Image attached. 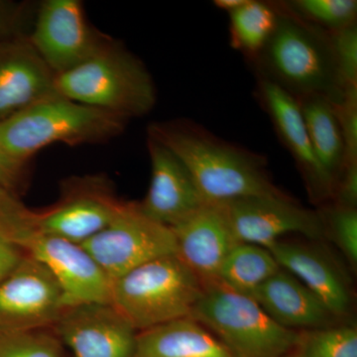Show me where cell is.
Instances as JSON below:
<instances>
[{
    "label": "cell",
    "instance_id": "cell-1",
    "mask_svg": "<svg viewBox=\"0 0 357 357\" xmlns=\"http://www.w3.org/2000/svg\"><path fill=\"white\" fill-rule=\"evenodd\" d=\"M147 133L184 164L206 204L282 192L258 155L218 139L196 124L155 122Z\"/></svg>",
    "mask_w": 357,
    "mask_h": 357
},
{
    "label": "cell",
    "instance_id": "cell-2",
    "mask_svg": "<svg viewBox=\"0 0 357 357\" xmlns=\"http://www.w3.org/2000/svg\"><path fill=\"white\" fill-rule=\"evenodd\" d=\"M286 7L277 9V24L257 57L266 76L296 98L321 96L337 105L344 91L338 81L328 33Z\"/></svg>",
    "mask_w": 357,
    "mask_h": 357
},
{
    "label": "cell",
    "instance_id": "cell-3",
    "mask_svg": "<svg viewBox=\"0 0 357 357\" xmlns=\"http://www.w3.org/2000/svg\"><path fill=\"white\" fill-rule=\"evenodd\" d=\"M59 95L128 121L153 109L156 89L145 66L110 41L74 69L56 75Z\"/></svg>",
    "mask_w": 357,
    "mask_h": 357
},
{
    "label": "cell",
    "instance_id": "cell-4",
    "mask_svg": "<svg viewBox=\"0 0 357 357\" xmlns=\"http://www.w3.org/2000/svg\"><path fill=\"white\" fill-rule=\"evenodd\" d=\"M126 119L56 96L0 121V147L27 161L55 144H88L112 139L123 131Z\"/></svg>",
    "mask_w": 357,
    "mask_h": 357
},
{
    "label": "cell",
    "instance_id": "cell-5",
    "mask_svg": "<svg viewBox=\"0 0 357 357\" xmlns=\"http://www.w3.org/2000/svg\"><path fill=\"white\" fill-rule=\"evenodd\" d=\"M204 283L177 255L163 256L112 282V304L137 333L191 318Z\"/></svg>",
    "mask_w": 357,
    "mask_h": 357
},
{
    "label": "cell",
    "instance_id": "cell-6",
    "mask_svg": "<svg viewBox=\"0 0 357 357\" xmlns=\"http://www.w3.org/2000/svg\"><path fill=\"white\" fill-rule=\"evenodd\" d=\"M191 318L234 357H287L299 333L277 324L252 298L218 283L204 286Z\"/></svg>",
    "mask_w": 357,
    "mask_h": 357
},
{
    "label": "cell",
    "instance_id": "cell-7",
    "mask_svg": "<svg viewBox=\"0 0 357 357\" xmlns=\"http://www.w3.org/2000/svg\"><path fill=\"white\" fill-rule=\"evenodd\" d=\"M82 245L112 282L145 263L177 253L173 230L147 217L133 202H123L112 222Z\"/></svg>",
    "mask_w": 357,
    "mask_h": 357
},
{
    "label": "cell",
    "instance_id": "cell-8",
    "mask_svg": "<svg viewBox=\"0 0 357 357\" xmlns=\"http://www.w3.org/2000/svg\"><path fill=\"white\" fill-rule=\"evenodd\" d=\"M68 307L57 279L31 256L0 281V333L52 330Z\"/></svg>",
    "mask_w": 357,
    "mask_h": 357
},
{
    "label": "cell",
    "instance_id": "cell-9",
    "mask_svg": "<svg viewBox=\"0 0 357 357\" xmlns=\"http://www.w3.org/2000/svg\"><path fill=\"white\" fill-rule=\"evenodd\" d=\"M122 203L105 177L68 178L57 204L34 211L33 229L83 244L112 222Z\"/></svg>",
    "mask_w": 357,
    "mask_h": 357
},
{
    "label": "cell",
    "instance_id": "cell-10",
    "mask_svg": "<svg viewBox=\"0 0 357 357\" xmlns=\"http://www.w3.org/2000/svg\"><path fill=\"white\" fill-rule=\"evenodd\" d=\"M11 238L25 255L50 270L64 291L68 306L112 303V281L82 244L40 234L33 227L17 230Z\"/></svg>",
    "mask_w": 357,
    "mask_h": 357
},
{
    "label": "cell",
    "instance_id": "cell-11",
    "mask_svg": "<svg viewBox=\"0 0 357 357\" xmlns=\"http://www.w3.org/2000/svg\"><path fill=\"white\" fill-rule=\"evenodd\" d=\"M29 41L59 75L89 60L112 40L89 25L79 0H47L40 6Z\"/></svg>",
    "mask_w": 357,
    "mask_h": 357
},
{
    "label": "cell",
    "instance_id": "cell-12",
    "mask_svg": "<svg viewBox=\"0 0 357 357\" xmlns=\"http://www.w3.org/2000/svg\"><path fill=\"white\" fill-rule=\"evenodd\" d=\"M239 243L269 248L282 237L302 234L311 241L326 236L319 211L309 210L283 192L248 197L223 204Z\"/></svg>",
    "mask_w": 357,
    "mask_h": 357
},
{
    "label": "cell",
    "instance_id": "cell-13",
    "mask_svg": "<svg viewBox=\"0 0 357 357\" xmlns=\"http://www.w3.org/2000/svg\"><path fill=\"white\" fill-rule=\"evenodd\" d=\"M52 330L74 357H133L138 335L112 303L69 307Z\"/></svg>",
    "mask_w": 357,
    "mask_h": 357
},
{
    "label": "cell",
    "instance_id": "cell-14",
    "mask_svg": "<svg viewBox=\"0 0 357 357\" xmlns=\"http://www.w3.org/2000/svg\"><path fill=\"white\" fill-rule=\"evenodd\" d=\"M147 148L151 180L140 208L147 217L172 229L206 203L189 171L172 151L149 135Z\"/></svg>",
    "mask_w": 357,
    "mask_h": 357
},
{
    "label": "cell",
    "instance_id": "cell-15",
    "mask_svg": "<svg viewBox=\"0 0 357 357\" xmlns=\"http://www.w3.org/2000/svg\"><path fill=\"white\" fill-rule=\"evenodd\" d=\"M178 257L201 279L215 283L218 269L237 239L225 204H204L184 222L172 229Z\"/></svg>",
    "mask_w": 357,
    "mask_h": 357
},
{
    "label": "cell",
    "instance_id": "cell-16",
    "mask_svg": "<svg viewBox=\"0 0 357 357\" xmlns=\"http://www.w3.org/2000/svg\"><path fill=\"white\" fill-rule=\"evenodd\" d=\"M55 79L29 39L0 43V121L59 96Z\"/></svg>",
    "mask_w": 357,
    "mask_h": 357
},
{
    "label": "cell",
    "instance_id": "cell-17",
    "mask_svg": "<svg viewBox=\"0 0 357 357\" xmlns=\"http://www.w3.org/2000/svg\"><path fill=\"white\" fill-rule=\"evenodd\" d=\"M258 95L282 143L304 174L312 192L321 197L335 192V185L319 165L312 149L297 98L265 77L258 83Z\"/></svg>",
    "mask_w": 357,
    "mask_h": 357
},
{
    "label": "cell",
    "instance_id": "cell-18",
    "mask_svg": "<svg viewBox=\"0 0 357 357\" xmlns=\"http://www.w3.org/2000/svg\"><path fill=\"white\" fill-rule=\"evenodd\" d=\"M268 250L280 267L302 282L335 318L349 314L352 301L349 283L337 263L321 249L280 241Z\"/></svg>",
    "mask_w": 357,
    "mask_h": 357
},
{
    "label": "cell",
    "instance_id": "cell-19",
    "mask_svg": "<svg viewBox=\"0 0 357 357\" xmlns=\"http://www.w3.org/2000/svg\"><path fill=\"white\" fill-rule=\"evenodd\" d=\"M249 297L279 325L293 331L335 326L337 318L312 291L280 268Z\"/></svg>",
    "mask_w": 357,
    "mask_h": 357
},
{
    "label": "cell",
    "instance_id": "cell-20",
    "mask_svg": "<svg viewBox=\"0 0 357 357\" xmlns=\"http://www.w3.org/2000/svg\"><path fill=\"white\" fill-rule=\"evenodd\" d=\"M133 357H234L204 326L177 319L138 333Z\"/></svg>",
    "mask_w": 357,
    "mask_h": 357
},
{
    "label": "cell",
    "instance_id": "cell-21",
    "mask_svg": "<svg viewBox=\"0 0 357 357\" xmlns=\"http://www.w3.org/2000/svg\"><path fill=\"white\" fill-rule=\"evenodd\" d=\"M297 100L312 149L335 190L344 165V143L335 105L321 96H304Z\"/></svg>",
    "mask_w": 357,
    "mask_h": 357
},
{
    "label": "cell",
    "instance_id": "cell-22",
    "mask_svg": "<svg viewBox=\"0 0 357 357\" xmlns=\"http://www.w3.org/2000/svg\"><path fill=\"white\" fill-rule=\"evenodd\" d=\"M280 268L268 249L241 243L223 260L215 283L234 292L250 296Z\"/></svg>",
    "mask_w": 357,
    "mask_h": 357
},
{
    "label": "cell",
    "instance_id": "cell-23",
    "mask_svg": "<svg viewBox=\"0 0 357 357\" xmlns=\"http://www.w3.org/2000/svg\"><path fill=\"white\" fill-rule=\"evenodd\" d=\"M229 16L232 46L250 57H257L276 27V9L269 4L248 0Z\"/></svg>",
    "mask_w": 357,
    "mask_h": 357
},
{
    "label": "cell",
    "instance_id": "cell-24",
    "mask_svg": "<svg viewBox=\"0 0 357 357\" xmlns=\"http://www.w3.org/2000/svg\"><path fill=\"white\" fill-rule=\"evenodd\" d=\"M287 357H357L356 328L335 325L299 331Z\"/></svg>",
    "mask_w": 357,
    "mask_h": 357
},
{
    "label": "cell",
    "instance_id": "cell-25",
    "mask_svg": "<svg viewBox=\"0 0 357 357\" xmlns=\"http://www.w3.org/2000/svg\"><path fill=\"white\" fill-rule=\"evenodd\" d=\"M286 6L303 20L328 32L356 24V0H296Z\"/></svg>",
    "mask_w": 357,
    "mask_h": 357
},
{
    "label": "cell",
    "instance_id": "cell-26",
    "mask_svg": "<svg viewBox=\"0 0 357 357\" xmlns=\"http://www.w3.org/2000/svg\"><path fill=\"white\" fill-rule=\"evenodd\" d=\"M62 347L51 328L0 333V357H63Z\"/></svg>",
    "mask_w": 357,
    "mask_h": 357
},
{
    "label": "cell",
    "instance_id": "cell-27",
    "mask_svg": "<svg viewBox=\"0 0 357 357\" xmlns=\"http://www.w3.org/2000/svg\"><path fill=\"white\" fill-rule=\"evenodd\" d=\"M321 213L326 236H330L351 265L357 263L356 208L335 204Z\"/></svg>",
    "mask_w": 357,
    "mask_h": 357
},
{
    "label": "cell",
    "instance_id": "cell-28",
    "mask_svg": "<svg viewBox=\"0 0 357 357\" xmlns=\"http://www.w3.org/2000/svg\"><path fill=\"white\" fill-rule=\"evenodd\" d=\"M342 91L357 88V29L352 24L328 32Z\"/></svg>",
    "mask_w": 357,
    "mask_h": 357
},
{
    "label": "cell",
    "instance_id": "cell-29",
    "mask_svg": "<svg viewBox=\"0 0 357 357\" xmlns=\"http://www.w3.org/2000/svg\"><path fill=\"white\" fill-rule=\"evenodd\" d=\"M335 107L344 143V165L357 163V88L344 89Z\"/></svg>",
    "mask_w": 357,
    "mask_h": 357
},
{
    "label": "cell",
    "instance_id": "cell-30",
    "mask_svg": "<svg viewBox=\"0 0 357 357\" xmlns=\"http://www.w3.org/2000/svg\"><path fill=\"white\" fill-rule=\"evenodd\" d=\"M33 215L34 211L28 210L13 192L0 187V225L20 229L30 225Z\"/></svg>",
    "mask_w": 357,
    "mask_h": 357
},
{
    "label": "cell",
    "instance_id": "cell-31",
    "mask_svg": "<svg viewBox=\"0 0 357 357\" xmlns=\"http://www.w3.org/2000/svg\"><path fill=\"white\" fill-rule=\"evenodd\" d=\"M27 161H23L0 147V187L13 192L22 182Z\"/></svg>",
    "mask_w": 357,
    "mask_h": 357
},
{
    "label": "cell",
    "instance_id": "cell-32",
    "mask_svg": "<svg viewBox=\"0 0 357 357\" xmlns=\"http://www.w3.org/2000/svg\"><path fill=\"white\" fill-rule=\"evenodd\" d=\"M24 255L11 239L6 225H0V281L13 271Z\"/></svg>",
    "mask_w": 357,
    "mask_h": 357
},
{
    "label": "cell",
    "instance_id": "cell-33",
    "mask_svg": "<svg viewBox=\"0 0 357 357\" xmlns=\"http://www.w3.org/2000/svg\"><path fill=\"white\" fill-rule=\"evenodd\" d=\"M335 192L337 204L356 208L357 203V163L347 164L338 178Z\"/></svg>",
    "mask_w": 357,
    "mask_h": 357
},
{
    "label": "cell",
    "instance_id": "cell-34",
    "mask_svg": "<svg viewBox=\"0 0 357 357\" xmlns=\"http://www.w3.org/2000/svg\"><path fill=\"white\" fill-rule=\"evenodd\" d=\"M246 2H248V0H217V1H215V6L218 8L222 9V10L230 13L241 8Z\"/></svg>",
    "mask_w": 357,
    "mask_h": 357
},
{
    "label": "cell",
    "instance_id": "cell-35",
    "mask_svg": "<svg viewBox=\"0 0 357 357\" xmlns=\"http://www.w3.org/2000/svg\"></svg>",
    "mask_w": 357,
    "mask_h": 357
}]
</instances>
